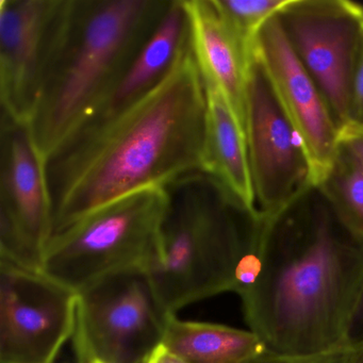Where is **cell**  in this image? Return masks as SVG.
<instances>
[{
    "label": "cell",
    "instance_id": "obj_1",
    "mask_svg": "<svg viewBox=\"0 0 363 363\" xmlns=\"http://www.w3.org/2000/svg\"><path fill=\"white\" fill-rule=\"evenodd\" d=\"M206 138L207 93L189 37L154 89L84 123L45 159L52 235L129 193L206 172Z\"/></svg>",
    "mask_w": 363,
    "mask_h": 363
},
{
    "label": "cell",
    "instance_id": "obj_2",
    "mask_svg": "<svg viewBox=\"0 0 363 363\" xmlns=\"http://www.w3.org/2000/svg\"><path fill=\"white\" fill-rule=\"evenodd\" d=\"M261 220L256 272L239 295L250 330L282 356L345 347L363 276V240L316 186Z\"/></svg>",
    "mask_w": 363,
    "mask_h": 363
},
{
    "label": "cell",
    "instance_id": "obj_3",
    "mask_svg": "<svg viewBox=\"0 0 363 363\" xmlns=\"http://www.w3.org/2000/svg\"><path fill=\"white\" fill-rule=\"evenodd\" d=\"M164 188L158 259L148 274L167 313L222 293L241 294L256 272L260 212L244 207L206 172Z\"/></svg>",
    "mask_w": 363,
    "mask_h": 363
},
{
    "label": "cell",
    "instance_id": "obj_4",
    "mask_svg": "<svg viewBox=\"0 0 363 363\" xmlns=\"http://www.w3.org/2000/svg\"><path fill=\"white\" fill-rule=\"evenodd\" d=\"M169 0H67L60 38L28 125L42 160L107 99Z\"/></svg>",
    "mask_w": 363,
    "mask_h": 363
},
{
    "label": "cell",
    "instance_id": "obj_5",
    "mask_svg": "<svg viewBox=\"0 0 363 363\" xmlns=\"http://www.w3.org/2000/svg\"><path fill=\"white\" fill-rule=\"evenodd\" d=\"M167 201L164 186H148L106 203L52 235L42 271L77 293L112 274L150 271Z\"/></svg>",
    "mask_w": 363,
    "mask_h": 363
},
{
    "label": "cell",
    "instance_id": "obj_6",
    "mask_svg": "<svg viewBox=\"0 0 363 363\" xmlns=\"http://www.w3.org/2000/svg\"><path fill=\"white\" fill-rule=\"evenodd\" d=\"M167 313L146 269H129L78 292V363H147L162 345Z\"/></svg>",
    "mask_w": 363,
    "mask_h": 363
},
{
    "label": "cell",
    "instance_id": "obj_7",
    "mask_svg": "<svg viewBox=\"0 0 363 363\" xmlns=\"http://www.w3.org/2000/svg\"><path fill=\"white\" fill-rule=\"evenodd\" d=\"M280 28L339 128L350 123V88L363 39V7L346 0H286Z\"/></svg>",
    "mask_w": 363,
    "mask_h": 363
},
{
    "label": "cell",
    "instance_id": "obj_8",
    "mask_svg": "<svg viewBox=\"0 0 363 363\" xmlns=\"http://www.w3.org/2000/svg\"><path fill=\"white\" fill-rule=\"evenodd\" d=\"M245 138L256 206L271 216L314 186L303 142L255 48L248 67Z\"/></svg>",
    "mask_w": 363,
    "mask_h": 363
},
{
    "label": "cell",
    "instance_id": "obj_9",
    "mask_svg": "<svg viewBox=\"0 0 363 363\" xmlns=\"http://www.w3.org/2000/svg\"><path fill=\"white\" fill-rule=\"evenodd\" d=\"M78 293L0 258V363H54L73 337Z\"/></svg>",
    "mask_w": 363,
    "mask_h": 363
},
{
    "label": "cell",
    "instance_id": "obj_10",
    "mask_svg": "<svg viewBox=\"0 0 363 363\" xmlns=\"http://www.w3.org/2000/svg\"><path fill=\"white\" fill-rule=\"evenodd\" d=\"M0 258L41 269L52 237L44 162L28 123L1 113Z\"/></svg>",
    "mask_w": 363,
    "mask_h": 363
},
{
    "label": "cell",
    "instance_id": "obj_11",
    "mask_svg": "<svg viewBox=\"0 0 363 363\" xmlns=\"http://www.w3.org/2000/svg\"><path fill=\"white\" fill-rule=\"evenodd\" d=\"M67 0H0L1 113L28 123L60 38Z\"/></svg>",
    "mask_w": 363,
    "mask_h": 363
},
{
    "label": "cell",
    "instance_id": "obj_12",
    "mask_svg": "<svg viewBox=\"0 0 363 363\" xmlns=\"http://www.w3.org/2000/svg\"><path fill=\"white\" fill-rule=\"evenodd\" d=\"M255 48L303 142L315 186L339 150V126L313 80L291 50L276 16L261 27Z\"/></svg>",
    "mask_w": 363,
    "mask_h": 363
},
{
    "label": "cell",
    "instance_id": "obj_13",
    "mask_svg": "<svg viewBox=\"0 0 363 363\" xmlns=\"http://www.w3.org/2000/svg\"><path fill=\"white\" fill-rule=\"evenodd\" d=\"M193 54L203 79L226 97L245 133L248 67L254 50L246 48L220 18L212 0H184Z\"/></svg>",
    "mask_w": 363,
    "mask_h": 363
},
{
    "label": "cell",
    "instance_id": "obj_14",
    "mask_svg": "<svg viewBox=\"0 0 363 363\" xmlns=\"http://www.w3.org/2000/svg\"><path fill=\"white\" fill-rule=\"evenodd\" d=\"M189 37L190 24L184 0H169L154 33L107 99L84 123L110 116L150 92L171 71Z\"/></svg>",
    "mask_w": 363,
    "mask_h": 363
},
{
    "label": "cell",
    "instance_id": "obj_15",
    "mask_svg": "<svg viewBox=\"0 0 363 363\" xmlns=\"http://www.w3.org/2000/svg\"><path fill=\"white\" fill-rule=\"evenodd\" d=\"M203 82L207 93L206 173L244 207L257 211L243 127L223 93L211 82Z\"/></svg>",
    "mask_w": 363,
    "mask_h": 363
},
{
    "label": "cell",
    "instance_id": "obj_16",
    "mask_svg": "<svg viewBox=\"0 0 363 363\" xmlns=\"http://www.w3.org/2000/svg\"><path fill=\"white\" fill-rule=\"evenodd\" d=\"M162 345L186 363H250L267 352L252 330L182 320L171 314Z\"/></svg>",
    "mask_w": 363,
    "mask_h": 363
},
{
    "label": "cell",
    "instance_id": "obj_17",
    "mask_svg": "<svg viewBox=\"0 0 363 363\" xmlns=\"http://www.w3.org/2000/svg\"><path fill=\"white\" fill-rule=\"evenodd\" d=\"M337 218L363 240V169L343 148L316 184Z\"/></svg>",
    "mask_w": 363,
    "mask_h": 363
},
{
    "label": "cell",
    "instance_id": "obj_18",
    "mask_svg": "<svg viewBox=\"0 0 363 363\" xmlns=\"http://www.w3.org/2000/svg\"><path fill=\"white\" fill-rule=\"evenodd\" d=\"M286 0H212L216 11L233 35L254 50L261 27L278 13Z\"/></svg>",
    "mask_w": 363,
    "mask_h": 363
},
{
    "label": "cell",
    "instance_id": "obj_19",
    "mask_svg": "<svg viewBox=\"0 0 363 363\" xmlns=\"http://www.w3.org/2000/svg\"><path fill=\"white\" fill-rule=\"evenodd\" d=\"M354 350L343 347L315 356H282L267 352L250 363H350Z\"/></svg>",
    "mask_w": 363,
    "mask_h": 363
},
{
    "label": "cell",
    "instance_id": "obj_20",
    "mask_svg": "<svg viewBox=\"0 0 363 363\" xmlns=\"http://www.w3.org/2000/svg\"><path fill=\"white\" fill-rule=\"evenodd\" d=\"M350 123L363 125V39L357 55L352 76Z\"/></svg>",
    "mask_w": 363,
    "mask_h": 363
},
{
    "label": "cell",
    "instance_id": "obj_21",
    "mask_svg": "<svg viewBox=\"0 0 363 363\" xmlns=\"http://www.w3.org/2000/svg\"><path fill=\"white\" fill-rule=\"evenodd\" d=\"M363 345V276L346 326L344 346L357 350Z\"/></svg>",
    "mask_w": 363,
    "mask_h": 363
},
{
    "label": "cell",
    "instance_id": "obj_22",
    "mask_svg": "<svg viewBox=\"0 0 363 363\" xmlns=\"http://www.w3.org/2000/svg\"><path fill=\"white\" fill-rule=\"evenodd\" d=\"M339 146L363 169V125L350 123L340 129Z\"/></svg>",
    "mask_w": 363,
    "mask_h": 363
},
{
    "label": "cell",
    "instance_id": "obj_23",
    "mask_svg": "<svg viewBox=\"0 0 363 363\" xmlns=\"http://www.w3.org/2000/svg\"><path fill=\"white\" fill-rule=\"evenodd\" d=\"M147 363H186L176 354H172L169 350L161 345L152 354Z\"/></svg>",
    "mask_w": 363,
    "mask_h": 363
},
{
    "label": "cell",
    "instance_id": "obj_24",
    "mask_svg": "<svg viewBox=\"0 0 363 363\" xmlns=\"http://www.w3.org/2000/svg\"><path fill=\"white\" fill-rule=\"evenodd\" d=\"M350 363H363V345L354 350V354Z\"/></svg>",
    "mask_w": 363,
    "mask_h": 363
}]
</instances>
